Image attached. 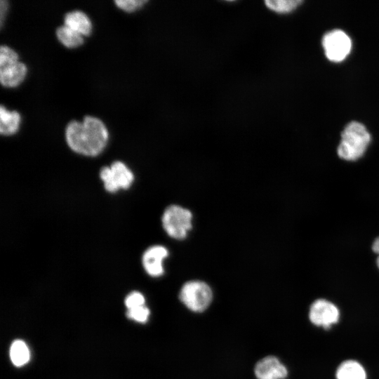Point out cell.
I'll list each match as a JSON object with an SVG mask.
<instances>
[{
  "label": "cell",
  "mask_w": 379,
  "mask_h": 379,
  "mask_svg": "<svg viewBox=\"0 0 379 379\" xmlns=\"http://www.w3.org/2000/svg\"><path fill=\"white\" fill-rule=\"evenodd\" d=\"M108 131L104 123L97 117L86 116L82 121H72L65 129L69 147L85 156H96L107 145Z\"/></svg>",
  "instance_id": "1"
},
{
  "label": "cell",
  "mask_w": 379,
  "mask_h": 379,
  "mask_svg": "<svg viewBox=\"0 0 379 379\" xmlns=\"http://www.w3.org/2000/svg\"><path fill=\"white\" fill-rule=\"evenodd\" d=\"M370 142L371 135L365 126L358 121H351L341 133L338 155L346 161H356L364 155Z\"/></svg>",
  "instance_id": "2"
},
{
  "label": "cell",
  "mask_w": 379,
  "mask_h": 379,
  "mask_svg": "<svg viewBox=\"0 0 379 379\" xmlns=\"http://www.w3.org/2000/svg\"><path fill=\"white\" fill-rule=\"evenodd\" d=\"M179 299L190 310L201 312L210 305L213 293L206 283L198 280L189 281L182 286Z\"/></svg>",
  "instance_id": "3"
},
{
  "label": "cell",
  "mask_w": 379,
  "mask_h": 379,
  "mask_svg": "<svg viewBox=\"0 0 379 379\" xmlns=\"http://www.w3.org/2000/svg\"><path fill=\"white\" fill-rule=\"evenodd\" d=\"M192 220L190 211L178 205H171L163 213L162 225L168 236L182 239L192 228Z\"/></svg>",
  "instance_id": "4"
},
{
  "label": "cell",
  "mask_w": 379,
  "mask_h": 379,
  "mask_svg": "<svg viewBox=\"0 0 379 379\" xmlns=\"http://www.w3.org/2000/svg\"><path fill=\"white\" fill-rule=\"evenodd\" d=\"M100 176L105 190L109 192L129 188L134 180L132 171L119 161L113 162L110 166L103 167Z\"/></svg>",
  "instance_id": "5"
},
{
  "label": "cell",
  "mask_w": 379,
  "mask_h": 379,
  "mask_svg": "<svg viewBox=\"0 0 379 379\" xmlns=\"http://www.w3.org/2000/svg\"><path fill=\"white\" fill-rule=\"evenodd\" d=\"M322 46L325 55L329 60L340 62L350 53L352 42L345 32L341 29H333L324 34Z\"/></svg>",
  "instance_id": "6"
},
{
  "label": "cell",
  "mask_w": 379,
  "mask_h": 379,
  "mask_svg": "<svg viewBox=\"0 0 379 379\" xmlns=\"http://www.w3.org/2000/svg\"><path fill=\"white\" fill-rule=\"evenodd\" d=\"M308 316L312 324L327 330L339 321L340 313L334 303L319 298L311 304Z\"/></svg>",
  "instance_id": "7"
},
{
  "label": "cell",
  "mask_w": 379,
  "mask_h": 379,
  "mask_svg": "<svg viewBox=\"0 0 379 379\" xmlns=\"http://www.w3.org/2000/svg\"><path fill=\"white\" fill-rule=\"evenodd\" d=\"M254 373L258 379H284L288 375L286 367L272 355L258 361L255 366Z\"/></svg>",
  "instance_id": "8"
},
{
  "label": "cell",
  "mask_w": 379,
  "mask_h": 379,
  "mask_svg": "<svg viewBox=\"0 0 379 379\" xmlns=\"http://www.w3.org/2000/svg\"><path fill=\"white\" fill-rule=\"evenodd\" d=\"M168 255V250L163 246L149 247L142 257V263L146 272L155 277L162 275L164 271L163 262Z\"/></svg>",
  "instance_id": "9"
},
{
  "label": "cell",
  "mask_w": 379,
  "mask_h": 379,
  "mask_svg": "<svg viewBox=\"0 0 379 379\" xmlns=\"http://www.w3.org/2000/svg\"><path fill=\"white\" fill-rule=\"evenodd\" d=\"M27 74L26 65L18 60L0 65V81L6 87L18 86Z\"/></svg>",
  "instance_id": "10"
},
{
  "label": "cell",
  "mask_w": 379,
  "mask_h": 379,
  "mask_svg": "<svg viewBox=\"0 0 379 379\" xmlns=\"http://www.w3.org/2000/svg\"><path fill=\"white\" fill-rule=\"evenodd\" d=\"M65 25L79 32L81 35H89L92 24L88 15L81 11H70L65 15Z\"/></svg>",
  "instance_id": "11"
},
{
  "label": "cell",
  "mask_w": 379,
  "mask_h": 379,
  "mask_svg": "<svg viewBox=\"0 0 379 379\" xmlns=\"http://www.w3.org/2000/svg\"><path fill=\"white\" fill-rule=\"evenodd\" d=\"M336 379H367V373L359 361L347 359L338 366L335 371Z\"/></svg>",
  "instance_id": "12"
},
{
  "label": "cell",
  "mask_w": 379,
  "mask_h": 379,
  "mask_svg": "<svg viewBox=\"0 0 379 379\" xmlns=\"http://www.w3.org/2000/svg\"><path fill=\"white\" fill-rule=\"evenodd\" d=\"M20 123V116L17 111H9L4 105L0 107V133L12 135L17 132Z\"/></svg>",
  "instance_id": "13"
},
{
  "label": "cell",
  "mask_w": 379,
  "mask_h": 379,
  "mask_svg": "<svg viewBox=\"0 0 379 379\" xmlns=\"http://www.w3.org/2000/svg\"><path fill=\"white\" fill-rule=\"evenodd\" d=\"M10 358L18 367L26 364L30 359V352L26 343L21 340L13 342L10 347Z\"/></svg>",
  "instance_id": "14"
},
{
  "label": "cell",
  "mask_w": 379,
  "mask_h": 379,
  "mask_svg": "<svg viewBox=\"0 0 379 379\" xmlns=\"http://www.w3.org/2000/svg\"><path fill=\"white\" fill-rule=\"evenodd\" d=\"M56 35L58 40L67 48H75L84 43L83 35L65 25L57 29Z\"/></svg>",
  "instance_id": "15"
},
{
  "label": "cell",
  "mask_w": 379,
  "mask_h": 379,
  "mask_svg": "<svg viewBox=\"0 0 379 379\" xmlns=\"http://www.w3.org/2000/svg\"><path fill=\"white\" fill-rule=\"evenodd\" d=\"M302 3V0H267L265 1L268 8L279 13L292 11Z\"/></svg>",
  "instance_id": "16"
},
{
  "label": "cell",
  "mask_w": 379,
  "mask_h": 379,
  "mask_svg": "<svg viewBox=\"0 0 379 379\" xmlns=\"http://www.w3.org/2000/svg\"><path fill=\"white\" fill-rule=\"evenodd\" d=\"M126 316L137 322L145 323L149 316V310L145 305L128 309Z\"/></svg>",
  "instance_id": "17"
},
{
  "label": "cell",
  "mask_w": 379,
  "mask_h": 379,
  "mask_svg": "<svg viewBox=\"0 0 379 379\" xmlns=\"http://www.w3.org/2000/svg\"><path fill=\"white\" fill-rule=\"evenodd\" d=\"M145 300L143 295L138 291L129 293L125 299V305L128 309H133L145 305Z\"/></svg>",
  "instance_id": "18"
},
{
  "label": "cell",
  "mask_w": 379,
  "mask_h": 379,
  "mask_svg": "<svg viewBox=\"0 0 379 379\" xmlns=\"http://www.w3.org/2000/svg\"><path fill=\"white\" fill-rule=\"evenodd\" d=\"M147 1L145 0H116L114 3L121 9L132 12L142 7Z\"/></svg>",
  "instance_id": "19"
},
{
  "label": "cell",
  "mask_w": 379,
  "mask_h": 379,
  "mask_svg": "<svg viewBox=\"0 0 379 379\" xmlns=\"http://www.w3.org/2000/svg\"><path fill=\"white\" fill-rule=\"evenodd\" d=\"M18 60V53L11 48L2 45L0 48V65Z\"/></svg>",
  "instance_id": "20"
},
{
  "label": "cell",
  "mask_w": 379,
  "mask_h": 379,
  "mask_svg": "<svg viewBox=\"0 0 379 379\" xmlns=\"http://www.w3.org/2000/svg\"><path fill=\"white\" fill-rule=\"evenodd\" d=\"M371 248H372V251L375 253L378 254V257L376 259V264H377L378 268L379 269V237H378L377 238L374 239L371 246Z\"/></svg>",
  "instance_id": "21"
},
{
  "label": "cell",
  "mask_w": 379,
  "mask_h": 379,
  "mask_svg": "<svg viewBox=\"0 0 379 379\" xmlns=\"http://www.w3.org/2000/svg\"><path fill=\"white\" fill-rule=\"evenodd\" d=\"M8 2L4 0H1L0 1V17H1V24L3 23V19L6 15L8 8Z\"/></svg>",
  "instance_id": "22"
}]
</instances>
